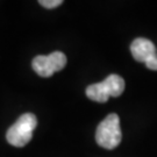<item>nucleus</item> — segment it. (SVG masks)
<instances>
[{"label":"nucleus","mask_w":157,"mask_h":157,"mask_svg":"<svg viewBox=\"0 0 157 157\" xmlns=\"http://www.w3.org/2000/svg\"><path fill=\"white\" fill-rule=\"evenodd\" d=\"M124 91V80L119 75H109L100 83L86 87L87 98L97 102H106L109 97H119Z\"/></svg>","instance_id":"f257e3e1"},{"label":"nucleus","mask_w":157,"mask_h":157,"mask_svg":"<svg viewBox=\"0 0 157 157\" xmlns=\"http://www.w3.org/2000/svg\"><path fill=\"white\" fill-rule=\"evenodd\" d=\"M122 140V133L120 128V119L118 114L112 113L102 120L95 132V141L105 149H114Z\"/></svg>","instance_id":"f03ea898"},{"label":"nucleus","mask_w":157,"mask_h":157,"mask_svg":"<svg viewBox=\"0 0 157 157\" xmlns=\"http://www.w3.org/2000/svg\"><path fill=\"white\" fill-rule=\"evenodd\" d=\"M37 126V119L32 113L22 114L7 130L6 139L14 147H25L33 137L34 129Z\"/></svg>","instance_id":"7ed1b4c3"},{"label":"nucleus","mask_w":157,"mask_h":157,"mask_svg":"<svg viewBox=\"0 0 157 157\" xmlns=\"http://www.w3.org/2000/svg\"><path fill=\"white\" fill-rule=\"evenodd\" d=\"M67 65V56L62 51H54L50 55H39L33 59L34 71L41 77H51Z\"/></svg>","instance_id":"20e7f679"},{"label":"nucleus","mask_w":157,"mask_h":157,"mask_svg":"<svg viewBox=\"0 0 157 157\" xmlns=\"http://www.w3.org/2000/svg\"><path fill=\"white\" fill-rule=\"evenodd\" d=\"M130 52L137 62H142L150 70H157V49L150 40L135 39L130 44Z\"/></svg>","instance_id":"39448f33"},{"label":"nucleus","mask_w":157,"mask_h":157,"mask_svg":"<svg viewBox=\"0 0 157 157\" xmlns=\"http://www.w3.org/2000/svg\"><path fill=\"white\" fill-rule=\"evenodd\" d=\"M39 4L45 8H55V7L62 5L63 1L62 0H40Z\"/></svg>","instance_id":"423d86ee"}]
</instances>
